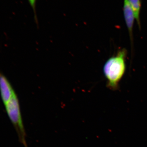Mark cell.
<instances>
[{"label": "cell", "mask_w": 147, "mask_h": 147, "mask_svg": "<svg viewBox=\"0 0 147 147\" xmlns=\"http://www.w3.org/2000/svg\"><path fill=\"white\" fill-rule=\"evenodd\" d=\"M127 54L126 49H120L115 55L109 58L103 66L107 87L112 90L118 89L119 84L125 73Z\"/></svg>", "instance_id": "obj_1"}, {"label": "cell", "mask_w": 147, "mask_h": 147, "mask_svg": "<svg viewBox=\"0 0 147 147\" xmlns=\"http://www.w3.org/2000/svg\"><path fill=\"white\" fill-rule=\"evenodd\" d=\"M28 1L29 4H30L32 9L36 22V24H38V19L36 13L37 0H28Z\"/></svg>", "instance_id": "obj_6"}, {"label": "cell", "mask_w": 147, "mask_h": 147, "mask_svg": "<svg viewBox=\"0 0 147 147\" xmlns=\"http://www.w3.org/2000/svg\"><path fill=\"white\" fill-rule=\"evenodd\" d=\"M129 3L134 12L135 20L137 22L138 27L141 28L140 13L142 8V2L141 0H129Z\"/></svg>", "instance_id": "obj_5"}, {"label": "cell", "mask_w": 147, "mask_h": 147, "mask_svg": "<svg viewBox=\"0 0 147 147\" xmlns=\"http://www.w3.org/2000/svg\"><path fill=\"white\" fill-rule=\"evenodd\" d=\"M0 93L4 105L15 93L8 79L1 72H0Z\"/></svg>", "instance_id": "obj_4"}, {"label": "cell", "mask_w": 147, "mask_h": 147, "mask_svg": "<svg viewBox=\"0 0 147 147\" xmlns=\"http://www.w3.org/2000/svg\"><path fill=\"white\" fill-rule=\"evenodd\" d=\"M4 105L9 117L16 129L20 141L24 147H27L26 134L21 117L20 105L16 93Z\"/></svg>", "instance_id": "obj_2"}, {"label": "cell", "mask_w": 147, "mask_h": 147, "mask_svg": "<svg viewBox=\"0 0 147 147\" xmlns=\"http://www.w3.org/2000/svg\"><path fill=\"white\" fill-rule=\"evenodd\" d=\"M123 12L125 21L128 30L131 41V50H132L133 43V26L134 21H136V20L129 0H123Z\"/></svg>", "instance_id": "obj_3"}]
</instances>
